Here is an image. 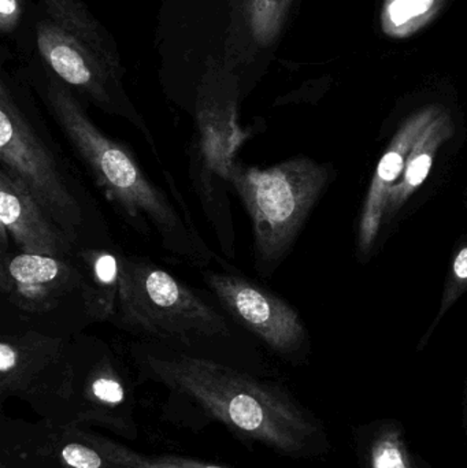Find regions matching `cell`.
<instances>
[{"label":"cell","instance_id":"3","mask_svg":"<svg viewBox=\"0 0 467 468\" xmlns=\"http://www.w3.org/2000/svg\"><path fill=\"white\" fill-rule=\"evenodd\" d=\"M33 60L80 99L132 123L159 159L154 134L123 87L115 41L81 0H38L33 11Z\"/></svg>","mask_w":467,"mask_h":468},{"label":"cell","instance_id":"11","mask_svg":"<svg viewBox=\"0 0 467 468\" xmlns=\"http://www.w3.org/2000/svg\"><path fill=\"white\" fill-rule=\"evenodd\" d=\"M82 270L76 258L32 253L0 256V292L22 314L43 315L80 291Z\"/></svg>","mask_w":467,"mask_h":468},{"label":"cell","instance_id":"12","mask_svg":"<svg viewBox=\"0 0 467 468\" xmlns=\"http://www.w3.org/2000/svg\"><path fill=\"white\" fill-rule=\"evenodd\" d=\"M0 227L19 252L54 258H76V242L54 221L27 186L0 166Z\"/></svg>","mask_w":467,"mask_h":468},{"label":"cell","instance_id":"21","mask_svg":"<svg viewBox=\"0 0 467 468\" xmlns=\"http://www.w3.org/2000/svg\"><path fill=\"white\" fill-rule=\"evenodd\" d=\"M454 274L458 281H467V247L462 248L455 258Z\"/></svg>","mask_w":467,"mask_h":468},{"label":"cell","instance_id":"15","mask_svg":"<svg viewBox=\"0 0 467 468\" xmlns=\"http://www.w3.org/2000/svg\"><path fill=\"white\" fill-rule=\"evenodd\" d=\"M454 134L451 117L446 110H439L432 122L422 132L406 161L397 186L389 192L384 218L391 219L411 197L421 188L432 169L439 148Z\"/></svg>","mask_w":467,"mask_h":468},{"label":"cell","instance_id":"6","mask_svg":"<svg viewBox=\"0 0 467 468\" xmlns=\"http://www.w3.org/2000/svg\"><path fill=\"white\" fill-rule=\"evenodd\" d=\"M328 181V167L307 156L263 169L236 162L230 183L251 221L260 277L268 278L290 252Z\"/></svg>","mask_w":467,"mask_h":468},{"label":"cell","instance_id":"7","mask_svg":"<svg viewBox=\"0 0 467 468\" xmlns=\"http://www.w3.org/2000/svg\"><path fill=\"white\" fill-rule=\"evenodd\" d=\"M235 96L219 99L200 93L194 139L188 148V175L222 253L236 256V232L230 208V176L249 133L238 122Z\"/></svg>","mask_w":467,"mask_h":468},{"label":"cell","instance_id":"13","mask_svg":"<svg viewBox=\"0 0 467 468\" xmlns=\"http://www.w3.org/2000/svg\"><path fill=\"white\" fill-rule=\"evenodd\" d=\"M439 110L440 107L430 106L410 115L398 129L391 144L381 156L367 191L359 224L358 241L364 252L375 244L383 224L389 192L399 181L417 140L438 115Z\"/></svg>","mask_w":467,"mask_h":468},{"label":"cell","instance_id":"17","mask_svg":"<svg viewBox=\"0 0 467 468\" xmlns=\"http://www.w3.org/2000/svg\"><path fill=\"white\" fill-rule=\"evenodd\" d=\"M85 439L110 461L123 468H228L175 455H144L107 437L84 431Z\"/></svg>","mask_w":467,"mask_h":468},{"label":"cell","instance_id":"2","mask_svg":"<svg viewBox=\"0 0 467 468\" xmlns=\"http://www.w3.org/2000/svg\"><path fill=\"white\" fill-rule=\"evenodd\" d=\"M132 355L140 376L186 399L243 441L298 456L317 439V422L274 382L161 344H136Z\"/></svg>","mask_w":467,"mask_h":468},{"label":"cell","instance_id":"20","mask_svg":"<svg viewBox=\"0 0 467 468\" xmlns=\"http://www.w3.org/2000/svg\"><path fill=\"white\" fill-rule=\"evenodd\" d=\"M290 0H258V18L265 19V35L273 37Z\"/></svg>","mask_w":467,"mask_h":468},{"label":"cell","instance_id":"18","mask_svg":"<svg viewBox=\"0 0 467 468\" xmlns=\"http://www.w3.org/2000/svg\"><path fill=\"white\" fill-rule=\"evenodd\" d=\"M443 3L444 0H386L381 27L391 37H408L424 27Z\"/></svg>","mask_w":467,"mask_h":468},{"label":"cell","instance_id":"9","mask_svg":"<svg viewBox=\"0 0 467 468\" xmlns=\"http://www.w3.org/2000/svg\"><path fill=\"white\" fill-rule=\"evenodd\" d=\"M71 359L70 428L98 423L117 436L136 440L133 388L111 349L88 337L73 343Z\"/></svg>","mask_w":467,"mask_h":468},{"label":"cell","instance_id":"8","mask_svg":"<svg viewBox=\"0 0 467 468\" xmlns=\"http://www.w3.org/2000/svg\"><path fill=\"white\" fill-rule=\"evenodd\" d=\"M73 343L36 330L0 340V400L27 401L51 428H70Z\"/></svg>","mask_w":467,"mask_h":468},{"label":"cell","instance_id":"4","mask_svg":"<svg viewBox=\"0 0 467 468\" xmlns=\"http://www.w3.org/2000/svg\"><path fill=\"white\" fill-rule=\"evenodd\" d=\"M27 76L0 77V166L16 176L77 247H85L92 205L52 147Z\"/></svg>","mask_w":467,"mask_h":468},{"label":"cell","instance_id":"19","mask_svg":"<svg viewBox=\"0 0 467 468\" xmlns=\"http://www.w3.org/2000/svg\"><path fill=\"white\" fill-rule=\"evenodd\" d=\"M370 468H417L399 426L389 423L373 437L369 445Z\"/></svg>","mask_w":467,"mask_h":468},{"label":"cell","instance_id":"10","mask_svg":"<svg viewBox=\"0 0 467 468\" xmlns=\"http://www.w3.org/2000/svg\"><path fill=\"white\" fill-rule=\"evenodd\" d=\"M203 282L222 310L280 356H292L306 341L298 311L273 292L240 274L202 270Z\"/></svg>","mask_w":467,"mask_h":468},{"label":"cell","instance_id":"1","mask_svg":"<svg viewBox=\"0 0 467 468\" xmlns=\"http://www.w3.org/2000/svg\"><path fill=\"white\" fill-rule=\"evenodd\" d=\"M27 79L43 99L71 151L131 229L158 242L175 261L202 270L221 261L197 232L186 206H175L178 200L181 207L184 197L169 173L165 176L173 199L147 177L126 145L93 123L81 99L65 82L36 60L30 63Z\"/></svg>","mask_w":467,"mask_h":468},{"label":"cell","instance_id":"16","mask_svg":"<svg viewBox=\"0 0 467 468\" xmlns=\"http://www.w3.org/2000/svg\"><path fill=\"white\" fill-rule=\"evenodd\" d=\"M35 441V453L44 468H123L110 461L85 439L82 428L43 429Z\"/></svg>","mask_w":467,"mask_h":468},{"label":"cell","instance_id":"5","mask_svg":"<svg viewBox=\"0 0 467 468\" xmlns=\"http://www.w3.org/2000/svg\"><path fill=\"white\" fill-rule=\"evenodd\" d=\"M111 324L145 343L186 352L230 333L224 314L191 286L148 259L122 252L120 296Z\"/></svg>","mask_w":467,"mask_h":468},{"label":"cell","instance_id":"14","mask_svg":"<svg viewBox=\"0 0 467 468\" xmlns=\"http://www.w3.org/2000/svg\"><path fill=\"white\" fill-rule=\"evenodd\" d=\"M76 261L82 270L79 292L85 314L93 322H112L120 296V250L110 245H88L77 250Z\"/></svg>","mask_w":467,"mask_h":468}]
</instances>
